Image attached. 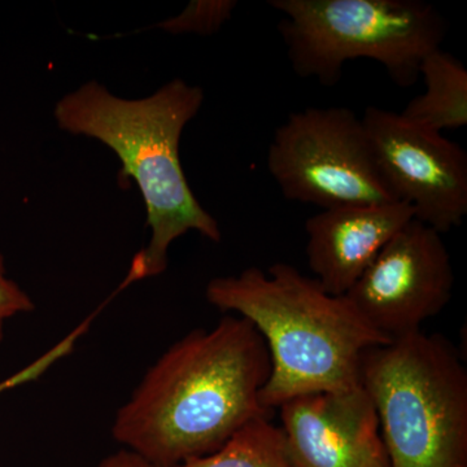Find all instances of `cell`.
<instances>
[{
    "label": "cell",
    "instance_id": "15",
    "mask_svg": "<svg viewBox=\"0 0 467 467\" xmlns=\"http://www.w3.org/2000/svg\"><path fill=\"white\" fill-rule=\"evenodd\" d=\"M34 309L36 304L30 295L9 278L5 256L0 252V343L5 340L8 322Z\"/></svg>",
    "mask_w": 467,
    "mask_h": 467
},
{
    "label": "cell",
    "instance_id": "7",
    "mask_svg": "<svg viewBox=\"0 0 467 467\" xmlns=\"http://www.w3.org/2000/svg\"><path fill=\"white\" fill-rule=\"evenodd\" d=\"M453 287V265L441 234L413 218L344 296L392 342L422 330L450 304Z\"/></svg>",
    "mask_w": 467,
    "mask_h": 467
},
{
    "label": "cell",
    "instance_id": "14",
    "mask_svg": "<svg viewBox=\"0 0 467 467\" xmlns=\"http://www.w3.org/2000/svg\"><path fill=\"white\" fill-rule=\"evenodd\" d=\"M236 2L233 0H201L190 3L182 15L164 24L173 33L212 34L232 17Z\"/></svg>",
    "mask_w": 467,
    "mask_h": 467
},
{
    "label": "cell",
    "instance_id": "6",
    "mask_svg": "<svg viewBox=\"0 0 467 467\" xmlns=\"http://www.w3.org/2000/svg\"><path fill=\"white\" fill-rule=\"evenodd\" d=\"M266 165L282 195L301 204L331 209L396 202L362 119L346 107L290 113L275 131Z\"/></svg>",
    "mask_w": 467,
    "mask_h": 467
},
{
    "label": "cell",
    "instance_id": "13",
    "mask_svg": "<svg viewBox=\"0 0 467 467\" xmlns=\"http://www.w3.org/2000/svg\"><path fill=\"white\" fill-rule=\"evenodd\" d=\"M95 316L97 315L94 313L90 317L84 319L81 324L73 328L60 342L55 344L52 348L46 350L43 355L34 359L30 364H27L26 367L20 368L16 373L11 374V376L0 380V396L12 391V389H18V387L36 382V379L45 376L52 367H55L57 362L72 355L78 340L81 339V337L88 333V328H90L91 322L94 321Z\"/></svg>",
    "mask_w": 467,
    "mask_h": 467
},
{
    "label": "cell",
    "instance_id": "11",
    "mask_svg": "<svg viewBox=\"0 0 467 467\" xmlns=\"http://www.w3.org/2000/svg\"><path fill=\"white\" fill-rule=\"evenodd\" d=\"M426 90L399 113L411 125L431 133L467 125V69L450 52H430L420 67Z\"/></svg>",
    "mask_w": 467,
    "mask_h": 467
},
{
    "label": "cell",
    "instance_id": "1",
    "mask_svg": "<svg viewBox=\"0 0 467 467\" xmlns=\"http://www.w3.org/2000/svg\"><path fill=\"white\" fill-rule=\"evenodd\" d=\"M270 370L256 327L227 315L161 353L117 409L110 434L159 467L207 456L254 418L273 417L261 401Z\"/></svg>",
    "mask_w": 467,
    "mask_h": 467
},
{
    "label": "cell",
    "instance_id": "9",
    "mask_svg": "<svg viewBox=\"0 0 467 467\" xmlns=\"http://www.w3.org/2000/svg\"><path fill=\"white\" fill-rule=\"evenodd\" d=\"M278 409L295 466L391 467L364 387L299 396Z\"/></svg>",
    "mask_w": 467,
    "mask_h": 467
},
{
    "label": "cell",
    "instance_id": "5",
    "mask_svg": "<svg viewBox=\"0 0 467 467\" xmlns=\"http://www.w3.org/2000/svg\"><path fill=\"white\" fill-rule=\"evenodd\" d=\"M284 15L278 30L292 70L331 88L347 61L382 64L396 85L420 78L430 52L441 47L447 23L422 0H269Z\"/></svg>",
    "mask_w": 467,
    "mask_h": 467
},
{
    "label": "cell",
    "instance_id": "12",
    "mask_svg": "<svg viewBox=\"0 0 467 467\" xmlns=\"http://www.w3.org/2000/svg\"><path fill=\"white\" fill-rule=\"evenodd\" d=\"M177 467H296L281 427L272 417L243 426L213 453L184 461Z\"/></svg>",
    "mask_w": 467,
    "mask_h": 467
},
{
    "label": "cell",
    "instance_id": "4",
    "mask_svg": "<svg viewBox=\"0 0 467 467\" xmlns=\"http://www.w3.org/2000/svg\"><path fill=\"white\" fill-rule=\"evenodd\" d=\"M361 384L391 467H467V371L456 347L422 330L368 349Z\"/></svg>",
    "mask_w": 467,
    "mask_h": 467
},
{
    "label": "cell",
    "instance_id": "10",
    "mask_svg": "<svg viewBox=\"0 0 467 467\" xmlns=\"http://www.w3.org/2000/svg\"><path fill=\"white\" fill-rule=\"evenodd\" d=\"M413 218V208L402 202L322 209L306 223L313 278L327 294L344 296Z\"/></svg>",
    "mask_w": 467,
    "mask_h": 467
},
{
    "label": "cell",
    "instance_id": "2",
    "mask_svg": "<svg viewBox=\"0 0 467 467\" xmlns=\"http://www.w3.org/2000/svg\"><path fill=\"white\" fill-rule=\"evenodd\" d=\"M204 101L199 86L175 78L143 99H124L91 81L55 106L58 128L94 138L121 160L122 171L142 193L150 229L149 245L135 254L119 290L161 275L171 243L189 232L223 239L216 218L202 207L187 182L180 158L183 129Z\"/></svg>",
    "mask_w": 467,
    "mask_h": 467
},
{
    "label": "cell",
    "instance_id": "8",
    "mask_svg": "<svg viewBox=\"0 0 467 467\" xmlns=\"http://www.w3.org/2000/svg\"><path fill=\"white\" fill-rule=\"evenodd\" d=\"M362 122L378 171L395 201L407 202L416 220L441 235L462 225L467 216L465 150L378 107H368Z\"/></svg>",
    "mask_w": 467,
    "mask_h": 467
},
{
    "label": "cell",
    "instance_id": "3",
    "mask_svg": "<svg viewBox=\"0 0 467 467\" xmlns=\"http://www.w3.org/2000/svg\"><path fill=\"white\" fill-rule=\"evenodd\" d=\"M205 297L221 312L248 319L265 340L272 370L261 401L273 411L299 396L362 386L365 353L391 342L371 328L346 296L327 294L290 264L217 276L205 288Z\"/></svg>",
    "mask_w": 467,
    "mask_h": 467
},
{
    "label": "cell",
    "instance_id": "16",
    "mask_svg": "<svg viewBox=\"0 0 467 467\" xmlns=\"http://www.w3.org/2000/svg\"><path fill=\"white\" fill-rule=\"evenodd\" d=\"M98 467H159L142 459L133 451L122 450L113 451L100 461Z\"/></svg>",
    "mask_w": 467,
    "mask_h": 467
}]
</instances>
